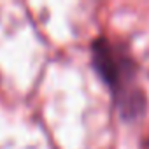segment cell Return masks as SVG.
Masks as SVG:
<instances>
[{"label":"cell","mask_w":149,"mask_h":149,"mask_svg":"<svg viewBox=\"0 0 149 149\" xmlns=\"http://www.w3.org/2000/svg\"><path fill=\"white\" fill-rule=\"evenodd\" d=\"M91 61L100 79L112 91L118 111L125 119H135L144 114L146 98L137 88V65L118 46L105 37H98L91 44Z\"/></svg>","instance_id":"1"}]
</instances>
